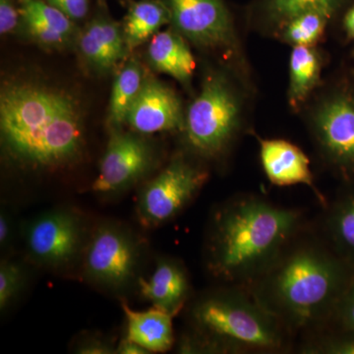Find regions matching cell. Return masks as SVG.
<instances>
[{
    "instance_id": "6da1fadb",
    "label": "cell",
    "mask_w": 354,
    "mask_h": 354,
    "mask_svg": "<svg viewBox=\"0 0 354 354\" xmlns=\"http://www.w3.org/2000/svg\"><path fill=\"white\" fill-rule=\"evenodd\" d=\"M353 276L354 265L310 223L246 288L266 311L300 339L330 323Z\"/></svg>"
},
{
    "instance_id": "7a4b0ae2",
    "label": "cell",
    "mask_w": 354,
    "mask_h": 354,
    "mask_svg": "<svg viewBox=\"0 0 354 354\" xmlns=\"http://www.w3.org/2000/svg\"><path fill=\"white\" fill-rule=\"evenodd\" d=\"M309 225L304 209L251 193L235 195L218 205L209 218L207 271L221 285L249 286Z\"/></svg>"
},
{
    "instance_id": "3957f363",
    "label": "cell",
    "mask_w": 354,
    "mask_h": 354,
    "mask_svg": "<svg viewBox=\"0 0 354 354\" xmlns=\"http://www.w3.org/2000/svg\"><path fill=\"white\" fill-rule=\"evenodd\" d=\"M83 111L68 92L32 82L7 83L0 94V135L16 164L39 171L73 165L85 149Z\"/></svg>"
},
{
    "instance_id": "277c9868",
    "label": "cell",
    "mask_w": 354,
    "mask_h": 354,
    "mask_svg": "<svg viewBox=\"0 0 354 354\" xmlns=\"http://www.w3.org/2000/svg\"><path fill=\"white\" fill-rule=\"evenodd\" d=\"M189 322L179 348L183 353L283 354L297 346L246 286L221 285L204 293L191 305Z\"/></svg>"
},
{
    "instance_id": "5b68a950",
    "label": "cell",
    "mask_w": 354,
    "mask_h": 354,
    "mask_svg": "<svg viewBox=\"0 0 354 354\" xmlns=\"http://www.w3.org/2000/svg\"><path fill=\"white\" fill-rule=\"evenodd\" d=\"M241 97L221 72L204 79L201 92L184 118V138L191 153L208 160L225 157L242 130Z\"/></svg>"
},
{
    "instance_id": "8992f818",
    "label": "cell",
    "mask_w": 354,
    "mask_h": 354,
    "mask_svg": "<svg viewBox=\"0 0 354 354\" xmlns=\"http://www.w3.org/2000/svg\"><path fill=\"white\" fill-rule=\"evenodd\" d=\"M310 129L325 165L354 183V94L339 88L326 95L310 116Z\"/></svg>"
},
{
    "instance_id": "52a82bcc",
    "label": "cell",
    "mask_w": 354,
    "mask_h": 354,
    "mask_svg": "<svg viewBox=\"0 0 354 354\" xmlns=\"http://www.w3.org/2000/svg\"><path fill=\"white\" fill-rule=\"evenodd\" d=\"M208 178L206 169L177 156L142 190L140 220L146 227L171 221L194 200Z\"/></svg>"
},
{
    "instance_id": "ba28073f",
    "label": "cell",
    "mask_w": 354,
    "mask_h": 354,
    "mask_svg": "<svg viewBox=\"0 0 354 354\" xmlns=\"http://www.w3.org/2000/svg\"><path fill=\"white\" fill-rule=\"evenodd\" d=\"M138 246L122 228L97 227L86 249L84 269L93 283L116 290L132 281L138 264Z\"/></svg>"
},
{
    "instance_id": "9c48e42d",
    "label": "cell",
    "mask_w": 354,
    "mask_h": 354,
    "mask_svg": "<svg viewBox=\"0 0 354 354\" xmlns=\"http://www.w3.org/2000/svg\"><path fill=\"white\" fill-rule=\"evenodd\" d=\"M171 25L191 43L205 48H232L234 20L223 0H162Z\"/></svg>"
},
{
    "instance_id": "30bf717a",
    "label": "cell",
    "mask_w": 354,
    "mask_h": 354,
    "mask_svg": "<svg viewBox=\"0 0 354 354\" xmlns=\"http://www.w3.org/2000/svg\"><path fill=\"white\" fill-rule=\"evenodd\" d=\"M82 242V225L74 214L64 209L48 212L32 220L26 230L29 255L39 264L62 268L77 256Z\"/></svg>"
},
{
    "instance_id": "8fae6325",
    "label": "cell",
    "mask_w": 354,
    "mask_h": 354,
    "mask_svg": "<svg viewBox=\"0 0 354 354\" xmlns=\"http://www.w3.org/2000/svg\"><path fill=\"white\" fill-rule=\"evenodd\" d=\"M152 162V149L139 133L113 128L93 190L104 194L123 190L141 178Z\"/></svg>"
},
{
    "instance_id": "7c38bea8",
    "label": "cell",
    "mask_w": 354,
    "mask_h": 354,
    "mask_svg": "<svg viewBox=\"0 0 354 354\" xmlns=\"http://www.w3.org/2000/svg\"><path fill=\"white\" fill-rule=\"evenodd\" d=\"M183 104L176 91L157 79L146 78L128 111L125 124L139 134L183 131Z\"/></svg>"
},
{
    "instance_id": "4fadbf2b",
    "label": "cell",
    "mask_w": 354,
    "mask_h": 354,
    "mask_svg": "<svg viewBox=\"0 0 354 354\" xmlns=\"http://www.w3.org/2000/svg\"><path fill=\"white\" fill-rule=\"evenodd\" d=\"M77 48L84 62L97 73H109L128 57L122 26L111 19L106 10L97 11L79 32Z\"/></svg>"
},
{
    "instance_id": "5bb4252c",
    "label": "cell",
    "mask_w": 354,
    "mask_h": 354,
    "mask_svg": "<svg viewBox=\"0 0 354 354\" xmlns=\"http://www.w3.org/2000/svg\"><path fill=\"white\" fill-rule=\"evenodd\" d=\"M260 160L266 176L272 185L308 186L322 208L327 204L328 200L314 181L309 158L299 147L283 139H262L260 140Z\"/></svg>"
},
{
    "instance_id": "9a60e30c",
    "label": "cell",
    "mask_w": 354,
    "mask_h": 354,
    "mask_svg": "<svg viewBox=\"0 0 354 354\" xmlns=\"http://www.w3.org/2000/svg\"><path fill=\"white\" fill-rule=\"evenodd\" d=\"M20 29L35 43L50 50L76 44L80 30L76 23L46 0H18Z\"/></svg>"
},
{
    "instance_id": "2e32d148",
    "label": "cell",
    "mask_w": 354,
    "mask_h": 354,
    "mask_svg": "<svg viewBox=\"0 0 354 354\" xmlns=\"http://www.w3.org/2000/svg\"><path fill=\"white\" fill-rule=\"evenodd\" d=\"M140 290L156 308L174 316L183 309L190 293L187 271L180 262L174 259L158 261L152 276L140 279Z\"/></svg>"
},
{
    "instance_id": "e0dca14e",
    "label": "cell",
    "mask_w": 354,
    "mask_h": 354,
    "mask_svg": "<svg viewBox=\"0 0 354 354\" xmlns=\"http://www.w3.org/2000/svg\"><path fill=\"white\" fill-rule=\"evenodd\" d=\"M316 227L328 243L354 265L353 183L323 207V215Z\"/></svg>"
},
{
    "instance_id": "ac0fdd59",
    "label": "cell",
    "mask_w": 354,
    "mask_h": 354,
    "mask_svg": "<svg viewBox=\"0 0 354 354\" xmlns=\"http://www.w3.org/2000/svg\"><path fill=\"white\" fill-rule=\"evenodd\" d=\"M127 317V337L136 342L149 353H165L174 346V333L172 319L174 314L164 310L153 308L137 311L121 302Z\"/></svg>"
},
{
    "instance_id": "d6986e66",
    "label": "cell",
    "mask_w": 354,
    "mask_h": 354,
    "mask_svg": "<svg viewBox=\"0 0 354 354\" xmlns=\"http://www.w3.org/2000/svg\"><path fill=\"white\" fill-rule=\"evenodd\" d=\"M185 39L174 28L157 32L149 41L148 60L156 71L171 76L187 86L196 62Z\"/></svg>"
},
{
    "instance_id": "ffe728a7",
    "label": "cell",
    "mask_w": 354,
    "mask_h": 354,
    "mask_svg": "<svg viewBox=\"0 0 354 354\" xmlns=\"http://www.w3.org/2000/svg\"><path fill=\"white\" fill-rule=\"evenodd\" d=\"M349 0H256L252 7L255 19L276 32L286 23L307 12H319L329 19L342 10Z\"/></svg>"
},
{
    "instance_id": "44dd1931",
    "label": "cell",
    "mask_w": 354,
    "mask_h": 354,
    "mask_svg": "<svg viewBox=\"0 0 354 354\" xmlns=\"http://www.w3.org/2000/svg\"><path fill=\"white\" fill-rule=\"evenodd\" d=\"M165 24H171V18L169 9L162 0L133 2L122 24L129 50L150 41Z\"/></svg>"
},
{
    "instance_id": "7402d4cb",
    "label": "cell",
    "mask_w": 354,
    "mask_h": 354,
    "mask_svg": "<svg viewBox=\"0 0 354 354\" xmlns=\"http://www.w3.org/2000/svg\"><path fill=\"white\" fill-rule=\"evenodd\" d=\"M323 58L315 46H295L290 62L288 102L297 111L320 83Z\"/></svg>"
},
{
    "instance_id": "603a6c76",
    "label": "cell",
    "mask_w": 354,
    "mask_h": 354,
    "mask_svg": "<svg viewBox=\"0 0 354 354\" xmlns=\"http://www.w3.org/2000/svg\"><path fill=\"white\" fill-rule=\"evenodd\" d=\"M145 79L141 64L135 59L129 60L118 72L109 102V120L113 128L125 123L128 111L138 97Z\"/></svg>"
},
{
    "instance_id": "cb8c5ba5",
    "label": "cell",
    "mask_w": 354,
    "mask_h": 354,
    "mask_svg": "<svg viewBox=\"0 0 354 354\" xmlns=\"http://www.w3.org/2000/svg\"><path fill=\"white\" fill-rule=\"evenodd\" d=\"M295 351L301 354H354V330L327 326L300 339Z\"/></svg>"
},
{
    "instance_id": "d4e9b609",
    "label": "cell",
    "mask_w": 354,
    "mask_h": 354,
    "mask_svg": "<svg viewBox=\"0 0 354 354\" xmlns=\"http://www.w3.org/2000/svg\"><path fill=\"white\" fill-rule=\"evenodd\" d=\"M329 18L319 12H307L286 23L276 34L281 41L295 46H315L323 36Z\"/></svg>"
},
{
    "instance_id": "484cf974",
    "label": "cell",
    "mask_w": 354,
    "mask_h": 354,
    "mask_svg": "<svg viewBox=\"0 0 354 354\" xmlns=\"http://www.w3.org/2000/svg\"><path fill=\"white\" fill-rule=\"evenodd\" d=\"M23 274L20 265L2 261L0 265V310L6 311L22 288Z\"/></svg>"
},
{
    "instance_id": "4316f807",
    "label": "cell",
    "mask_w": 354,
    "mask_h": 354,
    "mask_svg": "<svg viewBox=\"0 0 354 354\" xmlns=\"http://www.w3.org/2000/svg\"><path fill=\"white\" fill-rule=\"evenodd\" d=\"M327 326L354 330V276Z\"/></svg>"
},
{
    "instance_id": "83f0119b",
    "label": "cell",
    "mask_w": 354,
    "mask_h": 354,
    "mask_svg": "<svg viewBox=\"0 0 354 354\" xmlns=\"http://www.w3.org/2000/svg\"><path fill=\"white\" fill-rule=\"evenodd\" d=\"M20 24L18 0H0V34H11L20 29Z\"/></svg>"
},
{
    "instance_id": "f1b7e54d",
    "label": "cell",
    "mask_w": 354,
    "mask_h": 354,
    "mask_svg": "<svg viewBox=\"0 0 354 354\" xmlns=\"http://www.w3.org/2000/svg\"><path fill=\"white\" fill-rule=\"evenodd\" d=\"M46 1L64 12L67 17L75 23L85 19L90 10V0H46Z\"/></svg>"
},
{
    "instance_id": "f546056e",
    "label": "cell",
    "mask_w": 354,
    "mask_h": 354,
    "mask_svg": "<svg viewBox=\"0 0 354 354\" xmlns=\"http://www.w3.org/2000/svg\"><path fill=\"white\" fill-rule=\"evenodd\" d=\"M76 353L80 354H109L115 353V348L111 346L108 342L102 339H86L79 344L76 348Z\"/></svg>"
},
{
    "instance_id": "4dcf8cb0",
    "label": "cell",
    "mask_w": 354,
    "mask_h": 354,
    "mask_svg": "<svg viewBox=\"0 0 354 354\" xmlns=\"http://www.w3.org/2000/svg\"><path fill=\"white\" fill-rule=\"evenodd\" d=\"M115 353L120 354H146L150 353L145 348L140 346L136 342L130 341L129 339L125 337L120 342L118 348L115 349Z\"/></svg>"
},
{
    "instance_id": "1f68e13d",
    "label": "cell",
    "mask_w": 354,
    "mask_h": 354,
    "mask_svg": "<svg viewBox=\"0 0 354 354\" xmlns=\"http://www.w3.org/2000/svg\"><path fill=\"white\" fill-rule=\"evenodd\" d=\"M10 234V221H9L6 214L2 212L0 215V245L2 248L6 246Z\"/></svg>"
},
{
    "instance_id": "d6a6232c",
    "label": "cell",
    "mask_w": 354,
    "mask_h": 354,
    "mask_svg": "<svg viewBox=\"0 0 354 354\" xmlns=\"http://www.w3.org/2000/svg\"><path fill=\"white\" fill-rule=\"evenodd\" d=\"M344 31L349 39H354V4L344 14V21H342Z\"/></svg>"
},
{
    "instance_id": "836d02e7",
    "label": "cell",
    "mask_w": 354,
    "mask_h": 354,
    "mask_svg": "<svg viewBox=\"0 0 354 354\" xmlns=\"http://www.w3.org/2000/svg\"><path fill=\"white\" fill-rule=\"evenodd\" d=\"M353 55H354V50H353Z\"/></svg>"
}]
</instances>
